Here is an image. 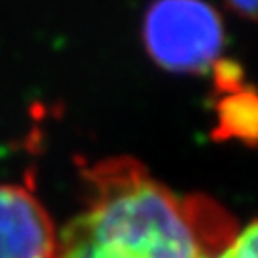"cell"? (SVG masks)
I'll use <instances>...</instances> for the list:
<instances>
[{
	"instance_id": "2",
	"label": "cell",
	"mask_w": 258,
	"mask_h": 258,
	"mask_svg": "<svg viewBox=\"0 0 258 258\" xmlns=\"http://www.w3.org/2000/svg\"><path fill=\"white\" fill-rule=\"evenodd\" d=\"M143 41L163 70L204 74L220 59L224 25L204 0H155L143 21Z\"/></svg>"
},
{
	"instance_id": "1",
	"label": "cell",
	"mask_w": 258,
	"mask_h": 258,
	"mask_svg": "<svg viewBox=\"0 0 258 258\" xmlns=\"http://www.w3.org/2000/svg\"><path fill=\"white\" fill-rule=\"evenodd\" d=\"M88 206L57 232L53 258H208L234 222L206 198H179L131 157L86 173Z\"/></svg>"
},
{
	"instance_id": "3",
	"label": "cell",
	"mask_w": 258,
	"mask_h": 258,
	"mask_svg": "<svg viewBox=\"0 0 258 258\" xmlns=\"http://www.w3.org/2000/svg\"><path fill=\"white\" fill-rule=\"evenodd\" d=\"M57 232L23 185H0V258H53Z\"/></svg>"
},
{
	"instance_id": "4",
	"label": "cell",
	"mask_w": 258,
	"mask_h": 258,
	"mask_svg": "<svg viewBox=\"0 0 258 258\" xmlns=\"http://www.w3.org/2000/svg\"><path fill=\"white\" fill-rule=\"evenodd\" d=\"M216 112V139H236L246 145H258V92L248 90L242 84L232 90H224Z\"/></svg>"
},
{
	"instance_id": "6",
	"label": "cell",
	"mask_w": 258,
	"mask_h": 258,
	"mask_svg": "<svg viewBox=\"0 0 258 258\" xmlns=\"http://www.w3.org/2000/svg\"><path fill=\"white\" fill-rule=\"evenodd\" d=\"M232 7V11H236L238 15L246 17V19H254L258 21V0H226Z\"/></svg>"
},
{
	"instance_id": "5",
	"label": "cell",
	"mask_w": 258,
	"mask_h": 258,
	"mask_svg": "<svg viewBox=\"0 0 258 258\" xmlns=\"http://www.w3.org/2000/svg\"><path fill=\"white\" fill-rule=\"evenodd\" d=\"M208 258H258V220L236 230Z\"/></svg>"
}]
</instances>
